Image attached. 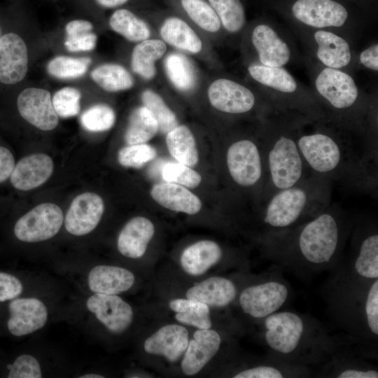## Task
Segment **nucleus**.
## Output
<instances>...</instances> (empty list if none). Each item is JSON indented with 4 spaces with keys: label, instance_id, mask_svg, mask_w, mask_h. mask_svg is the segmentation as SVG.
Listing matches in <instances>:
<instances>
[{
    "label": "nucleus",
    "instance_id": "1",
    "mask_svg": "<svg viewBox=\"0 0 378 378\" xmlns=\"http://www.w3.org/2000/svg\"><path fill=\"white\" fill-rule=\"evenodd\" d=\"M321 116L295 119L299 150L312 174L351 183L362 188L377 183V150L367 136L344 127H328Z\"/></svg>",
    "mask_w": 378,
    "mask_h": 378
},
{
    "label": "nucleus",
    "instance_id": "2",
    "mask_svg": "<svg viewBox=\"0 0 378 378\" xmlns=\"http://www.w3.org/2000/svg\"><path fill=\"white\" fill-rule=\"evenodd\" d=\"M353 218L336 204H330L314 218L260 240L267 260L301 277H308L340 265L351 236Z\"/></svg>",
    "mask_w": 378,
    "mask_h": 378
},
{
    "label": "nucleus",
    "instance_id": "3",
    "mask_svg": "<svg viewBox=\"0 0 378 378\" xmlns=\"http://www.w3.org/2000/svg\"><path fill=\"white\" fill-rule=\"evenodd\" d=\"M268 356L307 366L325 363L342 349L340 342L309 315L277 311L262 320Z\"/></svg>",
    "mask_w": 378,
    "mask_h": 378
},
{
    "label": "nucleus",
    "instance_id": "4",
    "mask_svg": "<svg viewBox=\"0 0 378 378\" xmlns=\"http://www.w3.org/2000/svg\"><path fill=\"white\" fill-rule=\"evenodd\" d=\"M328 286L329 308L352 340L370 346L378 337V279L366 281L350 276L340 267Z\"/></svg>",
    "mask_w": 378,
    "mask_h": 378
},
{
    "label": "nucleus",
    "instance_id": "5",
    "mask_svg": "<svg viewBox=\"0 0 378 378\" xmlns=\"http://www.w3.org/2000/svg\"><path fill=\"white\" fill-rule=\"evenodd\" d=\"M331 182L312 174L262 202L260 240L302 224L325 210L331 204Z\"/></svg>",
    "mask_w": 378,
    "mask_h": 378
},
{
    "label": "nucleus",
    "instance_id": "6",
    "mask_svg": "<svg viewBox=\"0 0 378 378\" xmlns=\"http://www.w3.org/2000/svg\"><path fill=\"white\" fill-rule=\"evenodd\" d=\"M134 309L118 295L84 293L71 290L64 298L59 322H65L87 337H119L133 324Z\"/></svg>",
    "mask_w": 378,
    "mask_h": 378
},
{
    "label": "nucleus",
    "instance_id": "7",
    "mask_svg": "<svg viewBox=\"0 0 378 378\" xmlns=\"http://www.w3.org/2000/svg\"><path fill=\"white\" fill-rule=\"evenodd\" d=\"M261 139L265 162L262 203L276 192L300 183L312 174L298 146L295 119L267 120Z\"/></svg>",
    "mask_w": 378,
    "mask_h": 378
},
{
    "label": "nucleus",
    "instance_id": "8",
    "mask_svg": "<svg viewBox=\"0 0 378 378\" xmlns=\"http://www.w3.org/2000/svg\"><path fill=\"white\" fill-rule=\"evenodd\" d=\"M48 263L52 274L71 290L80 293L120 295L131 290L136 281L129 269L97 262L88 256L56 257Z\"/></svg>",
    "mask_w": 378,
    "mask_h": 378
},
{
    "label": "nucleus",
    "instance_id": "9",
    "mask_svg": "<svg viewBox=\"0 0 378 378\" xmlns=\"http://www.w3.org/2000/svg\"><path fill=\"white\" fill-rule=\"evenodd\" d=\"M78 366L62 349L42 341L22 344L0 354L1 378L72 377Z\"/></svg>",
    "mask_w": 378,
    "mask_h": 378
},
{
    "label": "nucleus",
    "instance_id": "10",
    "mask_svg": "<svg viewBox=\"0 0 378 378\" xmlns=\"http://www.w3.org/2000/svg\"><path fill=\"white\" fill-rule=\"evenodd\" d=\"M65 294H34L0 304V337L20 340L35 336L59 322Z\"/></svg>",
    "mask_w": 378,
    "mask_h": 378
},
{
    "label": "nucleus",
    "instance_id": "11",
    "mask_svg": "<svg viewBox=\"0 0 378 378\" xmlns=\"http://www.w3.org/2000/svg\"><path fill=\"white\" fill-rule=\"evenodd\" d=\"M64 219L63 211L57 204H38L12 223L8 230L9 240L18 246L43 244L59 234Z\"/></svg>",
    "mask_w": 378,
    "mask_h": 378
},
{
    "label": "nucleus",
    "instance_id": "12",
    "mask_svg": "<svg viewBox=\"0 0 378 378\" xmlns=\"http://www.w3.org/2000/svg\"><path fill=\"white\" fill-rule=\"evenodd\" d=\"M314 85L319 97L335 114V118L355 124L359 90L349 74L325 67L316 77Z\"/></svg>",
    "mask_w": 378,
    "mask_h": 378
},
{
    "label": "nucleus",
    "instance_id": "13",
    "mask_svg": "<svg viewBox=\"0 0 378 378\" xmlns=\"http://www.w3.org/2000/svg\"><path fill=\"white\" fill-rule=\"evenodd\" d=\"M225 162L234 183L244 188H258L261 200L265 181L262 139L260 143L248 138L232 142L227 149Z\"/></svg>",
    "mask_w": 378,
    "mask_h": 378
},
{
    "label": "nucleus",
    "instance_id": "14",
    "mask_svg": "<svg viewBox=\"0 0 378 378\" xmlns=\"http://www.w3.org/2000/svg\"><path fill=\"white\" fill-rule=\"evenodd\" d=\"M69 288L60 278L46 272L0 267V304L34 294H65Z\"/></svg>",
    "mask_w": 378,
    "mask_h": 378
},
{
    "label": "nucleus",
    "instance_id": "15",
    "mask_svg": "<svg viewBox=\"0 0 378 378\" xmlns=\"http://www.w3.org/2000/svg\"><path fill=\"white\" fill-rule=\"evenodd\" d=\"M290 288L280 276L267 275V279L244 288L239 302L242 312L251 318L263 320L279 311L290 298Z\"/></svg>",
    "mask_w": 378,
    "mask_h": 378
},
{
    "label": "nucleus",
    "instance_id": "16",
    "mask_svg": "<svg viewBox=\"0 0 378 378\" xmlns=\"http://www.w3.org/2000/svg\"><path fill=\"white\" fill-rule=\"evenodd\" d=\"M352 239V255L346 267L340 268L361 281L378 279V233L374 223L356 226Z\"/></svg>",
    "mask_w": 378,
    "mask_h": 378
},
{
    "label": "nucleus",
    "instance_id": "17",
    "mask_svg": "<svg viewBox=\"0 0 378 378\" xmlns=\"http://www.w3.org/2000/svg\"><path fill=\"white\" fill-rule=\"evenodd\" d=\"M206 94L213 108L230 115L248 113L255 108L258 102L250 88L227 78H218L211 82Z\"/></svg>",
    "mask_w": 378,
    "mask_h": 378
},
{
    "label": "nucleus",
    "instance_id": "18",
    "mask_svg": "<svg viewBox=\"0 0 378 378\" xmlns=\"http://www.w3.org/2000/svg\"><path fill=\"white\" fill-rule=\"evenodd\" d=\"M104 211L102 198L90 192L76 196L64 219V228L72 237L81 239L91 234L98 227Z\"/></svg>",
    "mask_w": 378,
    "mask_h": 378
},
{
    "label": "nucleus",
    "instance_id": "19",
    "mask_svg": "<svg viewBox=\"0 0 378 378\" xmlns=\"http://www.w3.org/2000/svg\"><path fill=\"white\" fill-rule=\"evenodd\" d=\"M20 115L29 124L43 131L54 130L59 119L52 105L50 92L43 88L29 87L22 90L16 100Z\"/></svg>",
    "mask_w": 378,
    "mask_h": 378
},
{
    "label": "nucleus",
    "instance_id": "20",
    "mask_svg": "<svg viewBox=\"0 0 378 378\" xmlns=\"http://www.w3.org/2000/svg\"><path fill=\"white\" fill-rule=\"evenodd\" d=\"M291 9L298 20L318 29L342 27L348 18L345 7L333 0H297Z\"/></svg>",
    "mask_w": 378,
    "mask_h": 378
},
{
    "label": "nucleus",
    "instance_id": "21",
    "mask_svg": "<svg viewBox=\"0 0 378 378\" xmlns=\"http://www.w3.org/2000/svg\"><path fill=\"white\" fill-rule=\"evenodd\" d=\"M29 68V52L24 39L8 32L0 38V83L14 85L22 81Z\"/></svg>",
    "mask_w": 378,
    "mask_h": 378
},
{
    "label": "nucleus",
    "instance_id": "22",
    "mask_svg": "<svg viewBox=\"0 0 378 378\" xmlns=\"http://www.w3.org/2000/svg\"><path fill=\"white\" fill-rule=\"evenodd\" d=\"M53 169L54 164L49 155L44 153L29 155L15 162L8 180L15 190L28 191L46 182Z\"/></svg>",
    "mask_w": 378,
    "mask_h": 378
},
{
    "label": "nucleus",
    "instance_id": "23",
    "mask_svg": "<svg viewBox=\"0 0 378 378\" xmlns=\"http://www.w3.org/2000/svg\"><path fill=\"white\" fill-rule=\"evenodd\" d=\"M251 44L259 64L269 66H284L291 57L288 43L272 27L266 24L256 25L251 31Z\"/></svg>",
    "mask_w": 378,
    "mask_h": 378
},
{
    "label": "nucleus",
    "instance_id": "24",
    "mask_svg": "<svg viewBox=\"0 0 378 378\" xmlns=\"http://www.w3.org/2000/svg\"><path fill=\"white\" fill-rule=\"evenodd\" d=\"M221 337L214 330L200 329L188 342L181 369L186 375H194L217 354L221 344Z\"/></svg>",
    "mask_w": 378,
    "mask_h": 378
},
{
    "label": "nucleus",
    "instance_id": "25",
    "mask_svg": "<svg viewBox=\"0 0 378 378\" xmlns=\"http://www.w3.org/2000/svg\"><path fill=\"white\" fill-rule=\"evenodd\" d=\"M154 232L155 227L150 220L143 216L132 218L118 234L116 241L118 253L130 259L142 257Z\"/></svg>",
    "mask_w": 378,
    "mask_h": 378
},
{
    "label": "nucleus",
    "instance_id": "26",
    "mask_svg": "<svg viewBox=\"0 0 378 378\" xmlns=\"http://www.w3.org/2000/svg\"><path fill=\"white\" fill-rule=\"evenodd\" d=\"M188 332L176 324L163 326L146 340L144 348L150 354L162 355L171 362L176 361L186 351Z\"/></svg>",
    "mask_w": 378,
    "mask_h": 378
},
{
    "label": "nucleus",
    "instance_id": "27",
    "mask_svg": "<svg viewBox=\"0 0 378 378\" xmlns=\"http://www.w3.org/2000/svg\"><path fill=\"white\" fill-rule=\"evenodd\" d=\"M160 38L181 52L199 55L204 49L202 38L182 18L172 15L166 18L159 28Z\"/></svg>",
    "mask_w": 378,
    "mask_h": 378
},
{
    "label": "nucleus",
    "instance_id": "28",
    "mask_svg": "<svg viewBox=\"0 0 378 378\" xmlns=\"http://www.w3.org/2000/svg\"><path fill=\"white\" fill-rule=\"evenodd\" d=\"M152 198L168 209L193 215L202 208L200 198L186 187L174 183L155 184L150 190Z\"/></svg>",
    "mask_w": 378,
    "mask_h": 378
},
{
    "label": "nucleus",
    "instance_id": "29",
    "mask_svg": "<svg viewBox=\"0 0 378 378\" xmlns=\"http://www.w3.org/2000/svg\"><path fill=\"white\" fill-rule=\"evenodd\" d=\"M237 295L235 284L230 279L220 276L205 279L186 293L188 299L214 307H226L235 299Z\"/></svg>",
    "mask_w": 378,
    "mask_h": 378
},
{
    "label": "nucleus",
    "instance_id": "30",
    "mask_svg": "<svg viewBox=\"0 0 378 378\" xmlns=\"http://www.w3.org/2000/svg\"><path fill=\"white\" fill-rule=\"evenodd\" d=\"M316 56L326 66L340 69L349 64L352 55L349 43L342 36L326 30L314 34Z\"/></svg>",
    "mask_w": 378,
    "mask_h": 378
},
{
    "label": "nucleus",
    "instance_id": "31",
    "mask_svg": "<svg viewBox=\"0 0 378 378\" xmlns=\"http://www.w3.org/2000/svg\"><path fill=\"white\" fill-rule=\"evenodd\" d=\"M167 45L161 38H149L136 43L130 57L132 71L146 80L156 76V62L164 57Z\"/></svg>",
    "mask_w": 378,
    "mask_h": 378
},
{
    "label": "nucleus",
    "instance_id": "32",
    "mask_svg": "<svg viewBox=\"0 0 378 378\" xmlns=\"http://www.w3.org/2000/svg\"><path fill=\"white\" fill-rule=\"evenodd\" d=\"M220 246L211 240H202L187 247L181 256L183 270L193 276L201 275L221 259Z\"/></svg>",
    "mask_w": 378,
    "mask_h": 378
},
{
    "label": "nucleus",
    "instance_id": "33",
    "mask_svg": "<svg viewBox=\"0 0 378 378\" xmlns=\"http://www.w3.org/2000/svg\"><path fill=\"white\" fill-rule=\"evenodd\" d=\"M164 70L168 80L178 91L192 92L197 85V72L193 62L181 52H169L164 57Z\"/></svg>",
    "mask_w": 378,
    "mask_h": 378
},
{
    "label": "nucleus",
    "instance_id": "34",
    "mask_svg": "<svg viewBox=\"0 0 378 378\" xmlns=\"http://www.w3.org/2000/svg\"><path fill=\"white\" fill-rule=\"evenodd\" d=\"M247 71L256 83L283 95H292L298 90L296 80L284 66L251 64Z\"/></svg>",
    "mask_w": 378,
    "mask_h": 378
},
{
    "label": "nucleus",
    "instance_id": "35",
    "mask_svg": "<svg viewBox=\"0 0 378 378\" xmlns=\"http://www.w3.org/2000/svg\"><path fill=\"white\" fill-rule=\"evenodd\" d=\"M328 377L337 378H377V368L360 359L348 355L346 349H342L326 362Z\"/></svg>",
    "mask_w": 378,
    "mask_h": 378
},
{
    "label": "nucleus",
    "instance_id": "36",
    "mask_svg": "<svg viewBox=\"0 0 378 378\" xmlns=\"http://www.w3.org/2000/svg\"><path fill=\"white\" fill-rule=\"evenodd\" d=\"M108 26L112 31L130 42L139 43L151 36L148 23L125 8L114 10L109 16Z\"/></svg>",
    "mask_w": 378,
    "mask_h": 378
},
{
    "label": "nucleus",
    "instance_id": "37",
    "mask_svg": "<svg viewBox=\"0 0 378 378\" xmlns=\"http://www.w3.org/2000/svg\"><path fill=\"white\" fill-rule=\"evenodd\" d=\"M166 144L171 155L188 167L197 164L198 152L194 135L188 127L178 125L166 134Z\"/></svg>",
    "mask_w": 378,
    "mask_h": 378
},
{
    "label": "nucleus",
    "instance_id": "38",
    "mask_svg": "<svg viewBox=\"0 0 378 378\" xmlns=\"http://www.w3.org/2000/svg\"><path fill=\"white\" fill-rule=\"evenodd\" d=\"M90 76L99 88L109 92L127 90L134 85L131 73L116 63L102 64L91 71Z\"/></svg>",
    "mask_w": 378,
    "mask_h": 378
},
{
    "label": "nucleus",
    "instance_id": "39",
    "mask_svg": "<svg viewBox=\"0 0 378 378\" xmlns=\"http://www.w3.org/2000/svg\"><path fill=\"white\" fill-rule=\"evenodd\" d=\"M158 132V124L155 118L142 105L134 108L130 115L124 138L128 145L145 144Z\"/></svg>",
    "mask_w": 378,
    "mask_h": 378
},
{
    "label": "nucleus",
    "instance_id": "40",
    "mask_svg": "<svg viewBox=\"0 0 378 378\" xmlns=\"http://www.w3.org/2000/svg\"><path fill=\"white\" fill-rule=\"evenodd\" d=\"M169 307L176 312V319L200 329H209L212 323L210 310L204 303L190 299H175L169 302Z\"/></svg>",
    "mask_w": 378,
    "mask_h": 378
},
{
    "label": "nucleus",
    "instance_id": "41",
    "mask_svg": "<svg viewBox=\"0 0 378 378\" xmlns=\"http://www.w3.org/2000/svg\"><path fill=\"white\" fill-rule=\"evenodd\" d=\"M180 5L188 17L202 30L218 33L221 29L220 20L206 0H180Z\"/></svg>",
    "mask_w": 378,
    "mask_h": 378
},
{
    "label": "nucleus",
    "instance_id": "42",
    "mask_svg": "<svg viewBox=\"0 0 378 378\" xmlns=\"http://www.w3.org/2000/svg\"><path fill=\"white\" fill-rule=\"evenodd\" d=\"M91 63L92 59L88 57L57 55L49 60L46 71L50 76L57 79H76L86 74Z\"/></svg>",
    "mask_w": 378,
    "mask_h": 378
},
{
    "label": "nucleus",
    "instance_id": "43",
    "mask_svg": "<svg viewBox=\"0 0 378 378\" xmlns=\"http://www.w3.org/2000/svg\"><path fill=\"white\" fill-rule=\"evenodd\" d=\"M216 13L221 27L230 34L241 31L246 23V13L240 0H207Z\"/></svg>",
    "mask_w": 378,
    "mask_h": 378
},
{
    "label": "nucleus",
    "instance_id": "44",
    "mask_svg": "<svg viewBox=\"0 0 378 378\" xmlns=\"http://www.w3.org/2000/svg\"><path fill=\"white\" fill-rule=\"evenodd\" d=\"M141 99L143 105L155 118L159 132L167 134L178 125L176 114L158 92L152 89H146L141 92Z\"/></svg>",
    "mask_w": 378,
    "mask_h": 378
},
{
    "label": "nucleus",
    "instance_id": "45",
    "mask_svg": "<svg viewBox=\"0 0 378 378\" xmlns=\"http://www.w3.org/2000/svg\"><path fill=\"white\" fill-rule=\"evenodd\" d=\"M116 115L108 105L95 104L86 109L80 115L82 127L90 132H98L110 130L115 124Z\"/></svg>",
    "mask_w": 378,
    "mask_h": 378
},
{
    "label": "nucleus",
    "instance_id": "46",
    "mask_svg": "<svg viewBox=\"0 0 378 378\" xmlns=\"http://www.w3.org/2000/svg\"><path fill=\"white\" fill-rule=\"evenodd\" d=\"M81 97V92L76 88L66 86L58 90L52 97L58 117L68 118L77 115L80 111Z\"/></svg>",
    "mask_w": 378,
    "mask_h": 378
},
{
    "label": "nucleus",
    "instance_id": "47",
    "mask_svg": "<svg viewBox=\"0 0 378 378\" xmlns=\"http://www.w3.org/2000/svg\"><path fill=\"white\" fill-rule=\"evenodd\" d=\"M162 176L166 182L190 188L197 187L202 181V177L197 172L178 162L165 164L162 169Z\"/></svg>",
    "mask_w": 378,
    "mask_h": 378
},
{
    "label": "nucleus",
    "instance_id": "48",
    "mask_svg": "<svg viewBox=\"0 0 378 378\" xmlns=\"http://www.w3.org/2000/svg\"><path fill=\"white\" fill-rule=\"evenodd\" d=\"M157 155L151 146L146 144L128 145L122 148L118 155L119 163L127 167L140 168Z\"/></svg>",
    "mask_w": 378,
    "mask_h": 378
},
{
    "label": "nucleus",
    "instance_id": "49",
    "mask_svg": "<svg viewBox=\"0 0 378 378\" xmlns=\"http://www.w3.org/2000/svg\"><path fill=\"white\" fill-rule=\"evenodd\" d=\"M97 36L92 31L67 36L64 45L71 52H88L94 50L97 43Z\"/></svg>",
    "mask_w": 378,
    "mask_h": 378
},
{
    "label": "nucleus",
    "instance_id": "50",
    "mask_svg": "<svg viewBox=\"0 0 378 378\" xmlns=\"http://www.w3.org/2000/svg\"><path fill=\"white\" fill-rule=\"evenodd\" d=\"M15 164L11 150L0 145V184L9 179Z\"/></svg>",
    "mask_w": 378,
    "mask_h": 378
},
{
    "label": "nucleus",
    "instance_id": "51",
    "mask_svg": "<svg viewBox=\"0 0 378 378\" xmlns=\"http://www.w3.org/2000/svg\"><path fill=\"white\" fill-rule=\"evenodd\" d=\"M360 63L365 68L378 71V44L374 43L363 50L359 55Z\"/></svg>",
    "mask_w": 378,
    "mask_h": 378
},
{
    "label": "nucleus",
    "instance_id": "52",
    "mask_svg": "<svg viewBox=\"0 0 378 378\" xmlns=\"http://www.w3.org/2000/svg\"><path fill=\"white\" fill-rule=\"evenodd\" d=\"M94 29L93 23L87 19H73L64 27L66 36L80 32L91 31Z\"/></svg>",
    "mask_w": 378,
    "mask_h": 378
},
{
    "label": "nucleus",
    "instance_id": "53",
    "mask_svg": "<svg viewBox=\"0 0 378 378\" xmlns=\"http://www.w3.org/2000/svg\"><path fill=\"white\" fill-rule=\"evenodd\" d=\"M130 0H94L95 4L103 9H116L121 8Z\"/></svg>",
    "mask_w": 378,
    "mask_h": 378
},
{
    "label": "nucleus",
    "instance_id": "54",
    "mask_svg": "<svg viewBox=\"0 0 378 378\" xmlns=\"http://www.w3.org/2000/svg\"><path fill=\"white\" fill-rule=\"evenodd\" d=\"M1 29H0V38H1Z\"/></svg>",
    "mask_w": 378,
    "mask_h": 378
},
{
    "label": "nucleus",
    "instance_id": "55",
    "mask_svg": "<svg viewBox=\"0 0 378 378\" xmlns=\"http://www.w3.org/2000/svg\"><path fill=\"white\" fill-rule=\"evenodd\" d=\"M1 351H2V350L0 349V354H1Z\"/></svg>",
    "mask_w": 378,
    "mask_h": 378
}]
</instances>
